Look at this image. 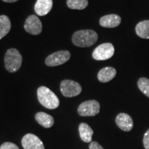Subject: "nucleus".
<instances>
[{"instance_id":"nucleus-8","label":"nucleus","mask_w":149,"mask_h":149,"mask_svg":"<svg viewBox=\"0 0 149 149\" xmlns=\"http://www.w3.org/2000/svg\"><path fill=\"white\" fill-rule=\"evenodd\" d=\"M24 29L27 33L33 35L40 34L42 31V24L36 15H31L28 17L24 24Z\"/></svg>"},{"instance_id":"nucleus-2","label":"nucleus","mask_w":149,"mask_h":149,"mask_svg":"<svg viewBox=\"0 0 149 149\" xmlns=\"http://www.w3.org/2000/svg\"><path fill=\"white\" fill-rule=\"evenodd\" d=\"M37 97L40 103L48 109H55L59 105L57 96L46 86H40L37 89Z\"/></svg>"},{"instance_id":"nucleus-7","label":"nucleus","mask_w":149,"mask_h":149,"mask_svg":"<svg viewBox=\"0 0 149 149\" xmlns=\"http://www.w3.org/2000/svg\"><path fill=\"white\" fill-rule=\"evenodd\" d=\"M70 58V53L68 51H59L48 56L46 64L48 66H57L64 64Z\"/></svg>"},{"instance_id":"nucleus-12","label":"nucleus","mask_w":149,"mask_h":149,"mask_svg":"<svg viewBox=\"0 0 149 149\" xmlns=\"http://www.w3.org/2000/svg\"><path fill=\"white\" fill-rule=\"evenodd\" d=\"M53 0H37L35 5V11L37 15L44 16L51 10Z\"/></svg>"},{"instance_id":"nucleus-5","label":"nucleus","mask_w":149,"mask_h":149,"mask_svg":"<svg viewBox=\"0 0 149 149\" xmlns=\"http://www.w3.org/2000/svg\"><path fill=\"white\" fill-rule=\"evenodd\" d=\"M115 53V48L111 43L100 44L93 52V59L97 61H104L111 58Z\"/></svg>"},{"instance_id":"nucleus-13","label":"nucleus","mask_w":149,"mask_h":149,"mask_svg":"<svg viewBox=\"0 0 149 149\" xmlns=\"http://www.w3.org/2000/svg\"><path fill=\"white\" fill-rule=\"evenodd\" d=\"M117 71L113 67H105L99 71L97 74V79L100 82L107 83L111 81L115 77Z\"/></svg>"},{"instance_id":"nucleus-18","label":"nucleus","mask_w":149,"mask_h":149,"mask_svg":"<svg viewBox=\"0 0 149 149\" xmlns=\"http://www.w3.org/2000/svg\"><path fill=\"white\" fill-rule=\"evenodd\" d=\"M67 6L73 10H84L88 4V0H67Z\"/></svg>"},{"instance_id":"nucleus-19","label":"nucleus","mask_w":149,"mask_h":149,"mask_svg":"<svg viewBox=\"0 0 149 149\" xmlns=\"http://www.w3.org/2000/svg\"><path fill=\"white\" fill-rule=\"evenodd\" d=\"M137 86L141 92L149 98V79L146 77L139 78L137 81Z\"/></svg>"},{"instance_id":"nucleus-22","label":"nucleus","mask_w":149,"mask_h":149,"mask_svg":"<svg viewBox=\"0 0 149 149\" xmlns=\"http://www.w3.org/2000/svg\"><path fill=\"white\" fill-rule=\"evenodd\" d=\"M89 148L90 149H104L101 145L97 141H91V144H89Z\"/></svg>"},{"instance_id":"nucleus-3","label":"nucleus","mask_w":149,"mask_h":149,"mask_svg":"<svg viewBox=\"0 0 149 149\" xmlns=\"http://www.w3.org/2000/svg\"><path fill=\"white\" fill-rule=\"evenodd\" d=\"M22 56L16 48H10L5 54L4 64L6 69L10 72L19 70L22 64Z\"/></svg>"},{"instance_id":"nucleus-14","label":"nucleus","mask_w":149,"mask_h":149,"mask_svg":"<svg viewBox=\"0 0 149 149\" xmlns=\"http://www.w3.org/2000/svg\"><path fill=\"white\" fill-rule=\"evenodd\" d=\"M35 120L40 125L44 126V128H49L52 127L54 124V119L51 115L44 113V112H39L35 115Z\"/></svg>"},{"instance_id":"nucleus-11","label":"nucleus","mask_w":149,"mask_h":149,"mask_svg":"<svg viewBox=\"0 0 149 149\" xmlns=\"http://www.w3.org/2000/svg\"><path fill=\"white\" fill-rule=\"evenodd\" d=\"M122 22V19L119 15L115 14L107 15L100 18V26L104 28H112L117 27L120 26Z\"/></svg>"},{"instance_id":"nucleus-15","label":"nucleus","mask_w":149,"mask_h":149,"mask_svg":"<svg viewBox=\"0 0 149 149\" xmlns=\"http://www.w3.org/2000/svg\"><path fill=\"white\" fill-rule=\"evenodd\" d=\"M79 132L80 137L83 141L86 143L92 141L93 130L86 123H81L79 124Z\"/></svg>"},{"instance_id":"nucleus-6","label":"nucleus","mask_w":149,"mask_h":149,"mask_svg":"<svg viewBox=\"0 0 149 149\" xmlns=\"http://www.w3.org/2000/svg\"><path fill=\"white\" fill-rule=\"evenodd\" d=\"M100 104L96 100H88L81 103L77 109L78 113L83 117L95 116L100 113Z\"/></svg>"},{"instance_id":"nucleus-16","label":"nucleus","mask_w":149,"mask_h":149,"mask_svg":"<svg viewBox=\"0 0 149 149\" xmlns=\"http://www.w3.org/2000/svg\"><path fill=\"white\" fill-rule=\"evenodd\" d=\"M135 33L140 38L149 40V20L139 22L135 26Z\"/></svg>"},{"instance_id":"nucleus-17","label":"nucleus","mask_w":149,"mask_h":149,"mask_svg":"<svg viewBox=\"0 0 149 149\" xmlns=\"http://www.w3.org/2000/svg\"><path fill=\"white\" fill-rule=\"evenodd\" d=\"M11 29V22L10 19L6 15L0 16V40L5 37Z\"/></svg>"},{"instance_id":"nucleus-4","label":"nucleus","mask_w":149,"mask_h":149,"mask_svg":"<svg viewBox=\"0 0 149 149\" xmlns=\"http://www.w3.org/2000/svg\"><path fill=\"white\" fill-rule=\"evenodd\" d=\"M81 85L77 81L70 79H64L60 84V91L66 97H72L79 95L81 92Z\"/></svg>"},{"instance_id":"nucleus-9","label":"nucleus","mask_w":149,"mask_h":149,"mask_svg":"<svg viewBox=\"0 0 149 149\" xmlns=\"http://www.w3.org/2000/svg\"><path fill=\"white\" fill-rule=\"evenodd\" d=\"M22 144L24 149H45L42 141L37 136L31 133L24 136Z\"/></svg>"},{"instance_id":"nucleus-1","label":"nucleus","mask_w":149,"mask_h":149,"mask_svg":"<svg viewBox=\"0 0 149 149\" xmlns=\"http://www.w3.org/2000/svg\"><path fill=\"white\" fill-rule=\"evenodd\" d=\"M98 40V35L93 30H81L72 35V42L78 47L84 48L93 46Z\"/></svg>"},{"instance_id":"nucleus-20","label":"nucleus","mask_w":149,"mask_h":149,"mask_svg":"<svg viewBox=\"0 0 149 149\" xmlns=\"http://www.w3.org/2000/svg\"><path fill=\"white\" fill-rule=\"evenodd\" d=\"M0 149H19V148L12 142H4L0 146Z\"/></svg>"},{"instance_id":"nucleus-23","label":"nucleus","mask_w":149,"mask_h":149,"mask_svg":"<svg viewBox=\"0 0 149 149\" xmlns=\"http://www.w3.org/2000/svg\"><path fill=\"white\" fill-rule=\"evenodd\" d=\"M2 1L7 3H14L15 1H17L18 0H2Z\"/></svg>"},{"instance_id":"nucleus-21","label":"nucleus","mask_w":149,"mask_h":149,"mask_svg":"<svg viewBox=\"0 0 149 149\" xmlns=\"http://www.w3.org/2000/svg\"><path fill=\"white\" fill-rule=\"evenodd\" d=\"M143 144L145 149H149V129L145 133L143 138Z\"/></svg>"},{"instance_id":"nucleus-10","label":"nucleus","mask_w":149,"mask_h":149,"mask_svg":"<svg viewBox=\"0 0 149 149\" xmlns=\"http://www.w3.org/2000/svg\"><path fill=\"white\" fill-rule=\"evenodd\" d=\"M117 126L121 130L126 132H129L133 128V120L129 115L126 113H120L115 118Z\"/></svg>"}]
</instances>
